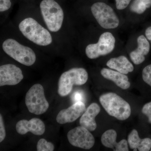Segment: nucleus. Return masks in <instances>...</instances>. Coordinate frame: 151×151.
Masks as SVG:
<instances>
[{"label":"nucleus","instance_id":"obj_28","mask_svg":"<svg viewBox=\"0 0 151 151\" xmlns=\"http://www.w3.org/2000/svg\"></svg>","mask_w":151,"mask_h":151},{"label":"nucleus","instance_id":"obj_1","mask_svg":"<svg viewBox=\"0 0 151 151\" xmlns=\"http://www.w3.org/2000/svg\"><path fill=\"white\" fill-rule=\"evenodd\" d=\"M101 105L111 116L121 121L128 119L131 114V108L126 100L113 92L101 95L99 99Z\"/></svg>","mask_w":151,"mask_h":151},{"label":"nucleus","instance_id":"obj_24","mask_svg":"<svg viewBox=\"0 0 151 151\" xmlns=\"http://www.w3.org/2000/svg\"><path fill=\"white\" fill-rule=\"evenodd\" d=\"M84 99V92L82 91H78L75 92L72 95V100L75 103L78 102H83Z\"/></svg>","mask_w":151,"mask_h":151},{"label":"nucleus","instance_id":"obj_3","mask_svg":"<svg viewBox=\"0 0 151 151\" xmlns=\"http://www.w3.org/2000/svg\"><path fill=\"white\" fill-rule=\"evenodd\" d=\"M88 78L87 71L83 68H73L63 73L60 77L58 92L60 96L65 97L70 94L73 85H83Z\"/></svg>","mask_w":151,"mask_h":151},{"label":"nucleus","instance_id":"obj_16","mask_svg":"<svg viewBox=\"0 0 151 151\" xmlns=\"http://www.w3.org/2000/svg\"><path fill=\"white\" fill-rule=\"evenodd\" d=\"M101 74L104 78L113 81L122 89H128L131 85L128 76L119 71L103 68L101 70Z\"/></svg>","mask_w":151,"mask_h":151},{"label":"nucleus","instance_id":"obj_12","mask_svg":"<svg viewBox=\"0 0 151 151\" xmlns=\"http://www.w3.org/2000/svg\"><path fill=\"white\" fill-rule=\"evenodd\" d=\"M16 129L19 134L24 135L30 132L33 134L40 136L45 132V126L41 120L35 118L29 121L25 119L20 120L17 123Z\"/></svg>","mask_w":151,"mask_h":151},{"label":"nucleus","instance_id":"obj_13","mask_svg":"<svg viewBox=\"0 0 151 151\" xmlns=\"http://www.w3.org/2000/svg\"><path fill=\"white\" fill-rule=\"evenodd\" d=\"M117 133L113 129L107 130L101 137L102 144L106 147L113 149L115 151H128V142L126 139H122L119 142H116Z\"/></svg>","mask_w":151,"mask_h":151},{"label":"nucleus","instance_id":"obj_7","mask_svg":"<svg viewBox=\"0 0 151 151\" xmlns=\"http://www.w3.org/2000/svg\"><path fill=\"white\" fill-rule=\"evenodd\" d=\"M91 11L98 24L103 28L111 29L119 26V18L113 9L105 3H94L91 7Z\"/></svg>","mask_w":151,"mask_h":151},{"label":"nucleus","instance_id":"obj_4","mask_svg":"<svg viewBox=\"0 0 151 151\" xmlns=\"http://www.w3.org/2000/svg\"><path fill=\"white\" fill-rule=\"evenodd\" d=\"M40 8L44 20L49 30L58 31L63 22L64 14L60 6L54 0H43Z\"/></svg>","mask_w":151,"mask_h":151},{"label":"nucleus","instance_id":"obj_20","mask_svg":"<svg viewBox=\"0 0 151 151\" xmlns=\"http://www.w3.org/2000/svg\"><path fill=\"white\" fill-rule=\"evenodd\" d=\"M54 148V145L52 143L47 142L44 139H40L37 145V151H53Z\"/></svg>","mask_w":151,"mask_h":151},{"label":"nucleus","instance_id":"obj_26","mask_svg":"<svg viewBox=\"0 0 151 151\" xmlns=\"http://www.w3.org/2000/svg\"><path fill=\"white\" fill-rule=\"evenodd\" d=\"M0 11L4 12L11 7L12 3L11 0H0Z\"/></svg>","mask_w":151,"mask_h":151},{"label":"nucleus","instance_id":"obj_19","mask_svg":"<svg viewBox=\"0 0 151 151\" xmlns=\"http://www.w3.org/2000/svg\"><path fill=\"white\" fill-rule=\"evenodd\" d=\"M151 6V0H134L131 5L130 9L133 12L140 14H143Z\"/></svg>","mask_w":151,"mask_h":151},{"label":"nucleus","instance_id":"obj_8","mask_svg":"<svg viewBox=\"0 0 151 151\" xmlns=\"http://www.w3.org/2000/svg\"><path fill=\"white\" fill-rule=\"evenodd\" d=\"M115 42L116 40L111 33H104L100 36L97 43L89 44L86 47V56L92 59L109 54L114 50Z\"/></svg>","mask_w":151,"mask_h":151},{"label":"nucleus","instance_id":"obj_9","mask_svg":"<svg viewBox=\"0 0 151 151\" xmlns=\"http://www.w3.org/2000/svg\"><path fill=\"white\" fill-rule=\"evenodd\" d=\"M67 138L72 146L85 150L92 148L95 143L94 136L90 131L81 126L69 131Z\"/></svg>","mask_w":151,"mask_h":151},{"label":"nucleus","instance_id":"obj_6","mask_svg":"<svg viewBox=\"0 0 151 151\" xmlns=\"http://www.w3.org/2000/svg\"><path fill=\"white\" fill-rule=\"evenodd\" d=\"M25 102L30 113L37 115L45 113L49 107L43 86L40 84H35L30 88L26 94Z\"/></svg>","mask_w":151,"mask_h":151},{"label":"nucleus","instance_id":"obj_25","mask_svg":"<svg viewBox=\"0 0 151 151\" xmlns=\"http://www.w3.org/2000/svg\"><path fill=\"white\" fill-rule=\"evenodd\" d=\"M131 0H116V7L119 10L124 9L127 8Z\"/></svg>","mask_w":151,"mask_h":151},{"label":"nucleus","instance_id":"obj_23","mask_svg":"<svg viewBox=\"0 0 151 151\" xmlns=\"http://www.w3.org/2000/svg\"><path fill=\"white\" fill-rule=\"evenodd\" d=\"M6 136L5 128L3 121L2 116L0 114V142L4 139Z\"/></svg>","mask_w":151,"mask_h":151},{"label":"nucleus","instance_id":"obj_18","mask_svg":"<svg viewBox=\"0 0 151 151\" xmlns=\"http://www.w3.org/2000/svg\"><path fill=\"white\" fill-rule=\"evenodd\" d=\"M106 65L111 69H115L124 74L132 72L134 69L133 64L124 55L111 58Z\"/></svg>","mask_w":151,"mask_h":151},{"label":"nucleus","instance_id":"obj_15","mask_svg":"<svg viewBox=\"0 0 151 151\" xmlns=\"http://www.w3.org/2000/svg\"><path fill=\"white\" fill-rule=\"evenodd\" d=\"M138 47L130 53V56L133 63L136 65L142 63L145 60V56L150 50V45L145 36L142 35L137 38Z\"/></svg>","mask_w":151,"mask_h":151},{"label":"nucleus","instance_id":"obj_10","mask_svg":"<svg viewBox=\"0 0 151 151\" xmlns=\"http://www.w3.org/2000/svg\"><path fill=\"white\" fill-rule=\"evenodd\" d=\"M22 70L13 64L1 65L0 67V86L17 85L23 79Z\"/></svg>","mask_w":151,"mask_h":151},{"label":"nucleus","instance_id":"obj_14","mask_svg":"<svg viewBox=\"0 0 151 151\" xmlns=\"http://www.w3.org/2000/svg\"><path fill=\"white\" fill-rule=\"evenodd\" d=\"M100 111V108L98 104H91L81 116L79 121L80 125L90 132H93L97 127L95 119Z\"/></svg>","mask_w":151,"mask_h":151},{"label":"nucleus","instance_id":"obj_17","mask_svg":"<svg viewBox=\"0 0 151 151\" xmlns=\"http://www.w3.org/2000/svg\"><path fill=\"white\" fill-rule=\"evenodd\" d=\"M128 142L130 148L134 151H137V149L139 151H148L151 150V139L148 138L140 139L136 129H133L130 133L128 136Z\"/></svg>","mask_w":151,"mask_h":151},{"label":"nucleus","instance_id":"obj_22","mask_svg":"<svg viewBox=\"0 0 151 151\" xmlns=\"http://www.w3.org/2000/svg\"><path fill=\"white\" fill-rule=\"evenodd\" d=\"M142 112L148 117L149 123L151 124V102L147 103L143 106Z\"/></svg>","mask_w":151,"mask_h":151},{"label":"nucleus","instance_id":"obj_2","mask_svg":"<svg viewBox=\"0 0 151 151\" xmlns=\"http://www.w3.org/2000/svg\"><path fill=\"white\" fill-rule=\"evenodd\" d=\"M19 29L26 37L37 45L47 46L52 42L51 35L48 31L32 18L22 21L19 24Z\"/></svg>","mask_w":151,"mask_h":151},{"label":"nucleus","instance_id":"obj_5","mask_svg":"<svg viewBox=\"0 0 151 151\" xmlns=\"http://www.w3.org/2000/svg\"><path fill=\"white\" fill-rule=\"evenodd\" d=\"M2 47L7 54L23 65L31 66L35 62L36 57L33 50L14 40H6L3 42Z\"/></svg>","mask_w":151,"mask_h":151},{"label":"nucleus","instance_id":"obj_21","mask_svg":"<svg viewBox=\"0 0 151 151\" xmlns=\"http://www.w3.org/2000/svg\"><path fill=\"white\" fill-rule=\"evenodd\" d=\"M143 80L151 86V64L146 66L142 71Z\"/></svg>","mask_w":151,"mask_h":151},{"label":"nucleus","instance_id":"obj_11","mask_svg":"<svg viewBox=\"0 0 151 151\" xmlns=\"http://www.w3.org/2000/svg\"><path fill=\"white\" fill-rule=\"evenodd\" d=\"M86 110L83 102H76L69 108L60 111L56 116V122L60 124L72 123L82 116Z\"/></svg>","mask_w":151,"mask_h":151},{"label":"nucleus","instance_id":"obj_27","mask_svg":"<svg viewBox=\"0 0 151 151\" xmlns=\"http://www.w3.org/2000/svg\"><path fill=\"white\" fill-rule=\"evenodd\" d=\"M145 35L147 39L151 41V27L147 28L146 30Z\"/></svg>","mask_w":151,"mask_h":151}]
</instances>
